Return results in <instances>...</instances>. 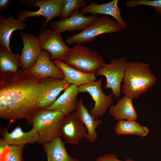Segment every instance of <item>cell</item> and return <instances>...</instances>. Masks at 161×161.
<instances>
[{
  "instance_id": "8992f818",
  "label": "cell",
  "mask_w": 161,
  "mask_h": 161,
  "mask_svg": "<svg viewBox=\"0 0 161 161\" xmlns=\"http://www.w3.org/2000/svg\"><path fill=\"white\" fill-rule=\"evenodd\" d=\"M121 30L115 20L108 16H102L83 30L66 38L65 41L69 44H81L93 41L102 34L118 32Z\"/></svg>"
},
{
  "instance_id": "5b68a950",
  "label": "cell",
  "mask_w": 161,
  "mask_h": 161,
  "mask_svg": "<svg viewBox=\"0 0 161 161\" xmlns=\"http://www.w3.org/2000/svg\"><path fill=\"white\" fill-rule=\"evenodd\" d=\"M21 2L30 7H38L39 9L35 11L19 10L16 13L18 18L25 22L28 17L42 16L46 18L43 23L41 31L52 19L61 15L64 0H24Z\"/></svg>"
},
{
  "instance_id": "44dd1931",
  "label": "cell",
  "mask_w": 161,
  "mask_h": 161,
  "mask_svg": "<svg viewBox=\"0 0 161 161\" xmlns=\"http://www.w3.org/2000/svg\"><path fill=\"white\" fill-rule=\"evenodd\" d=\"M75 112L80 120L86 128L87 131L86 139L91 143H95L97 138L96 129L102 123V121L98 119H95L91 115L84 105L81 99L78 101L77 108Z\"/></svg>"
},
{
  "instance_id": "5bb4252c",
  "label": "cell",
  "mask_w": 161,
  "mask_h": 161,
  "mask_svg": "<svg viewBox=\"0 0 161 161\" xmlns=\"http://www.w3.org/2000/svg\"><path fill=\"white\" fill-rule=\"evenodd\" d=\"M51 60L50 53L42 49L35 64L26 71L40 80L49 77L64 78L61 70Z\"/></svg>"
},
{
  "instance_id": "484cf974",
  "label": "cell",
  "mask_w": 161,
  "mask_h": 161,
  "mask_svg": "<svg viewBox=\"0 0 161 161\" xmlns=\"http://www.w3.org/2000/svg\"><path fill=\"white\" fill-rule=\"evenodd\" d=\"M86 5L84 0H64L60 20L68 18L74 11Z\"/></svg>"
},
{
  "instance_id": "d6986e66",
  "label": "cell",
  "mask_w": 161,
  "mask_h": 161,
  "mask_svg": "<svg viewBox=\"0 0 161 161\" xmlns=\"http://www.w3.org/2000/svg\"><path fill=\"white\" fill-rule=\"evenodd\" d=\"M53 63L62 71L64 79L71 84L78 87L96 81L95 73H86L75 69L67 65L64 61L55 60Z\"/></svg>"
},
{
  "instance_id": "2e32d148",
  "label": "cell",
  "mask_w": 161,
  "mask_h": 161,
  "mask_svg": "<svg viewBox=\"0 0 161 161\" xmlns=\"http://www.w3.org/2000/svg\"><path fill=\"white\" fill-rule=\"evenodd\" d=\"M78 86L71 84L50 106L45 109L62 112L65 116L75 111L78 104Z\"/></svg>"
},
{
  "instance_id": "f546056e",
  "label": "cell",
  "mask_w": 161,
  "mask_h": 161,
  "mask_svg": "<svg viewBox=\"0 0 161 161\" xmlns=\"http://www.w3.org/2000/svg\"><path fill=\"white\" fill-rule=\"evenodd\" d=\"M11 0H0V11H3L10 6Z\"/></svg>"
},
{
  "instance_id": "7c38bea8",
  "label": "cell",
  "mask_w": 161,
  "mask_h": 161,
  "mask_svg": "<svg viewBox=\"0 0 161 161\" xmlns=\"http://www.w3.org/2000/svg\"><path fill=\"white\" fill-rule=\"evenodd\" d=\"M41 92L39 102L40 109H45L51 105L60 93L71 85L64 78L47 77L40 80Z\"/></svg>"
},
{
  "instance_id": "277c9868",
  "label": "cell",
  "mask_w": 161,
  "mask_h": 161,
  "mask_svg": "<svg viewBox=\"0 0 161 161\" xmlns=\"http://www.w3.org/2000/svg\"><path fill=\"white\" fill-rule=\"evenodd\" d=\"M70 67L86 73H96L106 64L95 51L77 44L70 50L64 61Z\"/></svg>"
},
{
  "instance_id": "8fae6325",
  "label": "cell",
  "mask_w": 161,
  "mask_h": 161,
  "mask_svg": "<svg viewBox=\"0 0 161 161\" xmlns=\"http://www.w3.org/2000/svg\"><path fill=\"white\" fill-rule=\"evenodd\" d=\"M60 136L66 143L78 145L80 140L86 138V127L80 120L75 112L65 116L60 129Z\"/></svg>"
},
{
  "instance_id": "6da1fadb",
  "label": "cell",
  "mask_w": 161,
  "mask_h": 161,
  "mask_svg": "<svg viewBox=\"0 0 161 161\" xmlns=\"http://www.w3.org/2000/svg\"><path fill=\"white\" fill-rule=\"evenodd\" d=\"M40 80L19 69L15 72L0 71V117L10 123L29 120L40 109Z\"/></svg>"
},
{
  "instance_id": "4fadbf2b",
  "label": "cell",
  "mask_w": 161,
  "mask_h": 161,
  "mask_svg": "<svg viewBox=\"0 0 161 161\" xmlns=\"http://www.w3.org/2000/svg\"><path fill=\"white\" fill-rule=\"evenodd\" d=\"M20 35L23 44L20 58V66L27 71L35 64L42 50L38 38L33 34L21 32Z\"/></svg>"
},
{
  "instance_id": "ac0fdd59",
  "label": "cell",
  "mask_w": 161,
  "mask_h": 161,
  "mask_svg": "<svg viewBox=\"0 0 161 161\" xmlns=\"http://www.w3.org/2000/svg\"><path fill=\"white\" fill-rule=\"evenodd\" d=\"M27 27L25 22L13 16L4 17L0 15V44L9 52L13 53L10 46V38L13 32L16 30H22Z\"/></svg>"
},
{
  "instance_id": "7402d4cb",
  "label": "cell",
  "mask_w": 161,
  "mask_h": 161,
  "mask_svg": "<svg viewBox=\"0 0 161 161\" xmlns=\"http://www.w3.org/2000/svg\"><path fill=\"white\" fill-rule=\"evenodd\" d=\"M132 99L126 96L123 97L117 101L115 105L110 106L109 113L116 120H136L137 114Z\"/></svg>"
},
{
  "instance_id": "9a60e30c",
  "label": "cell",
  "mask_w": 161,
  "mask_h": 161,
  "mask_svg": "<svg viewBox=\"0 0 161 161\" xmlns=\"http://www.w3.org/2000/svg\"><path fill=\"white\" fill-rule=\"evenodd\" d=\"M118 0L99 4L91 2L89 5L80 8V11L83 14L90 13L93 14H105L112 16L115 19L121 29L126 30V23L121 16L120 9L118 6Z\"/></svg>"
},
{
  "instance_id": "f1b7e54d",
  "label": "cell",
  "mask_w": 161,
  "mask_h": 161,
  "mask_svg": "<svg viewBox=\"0 0 161 161\" xmlns=\"http://www.w3.org/2000/svg\"><path fill=\"white\" fill-rule=\"evenodd\" d=\"M10 145L3 139L0 138V155L9 148Z\"/></svg>"
},
{
  "instance_id": "603a6c76",
  "label": "cell",
  "mask_w": 161,
  "mask_h": 161,
  "mask_svg": "<svg viewBox=\"0 0 161 161\" xmlns=\"http://www.w3.org/2000/svg\"><path fill=\"white\" fill-rule=\"evenodd\" d=\"M114 131L119 135H135L142 137H146L149 133L147 127L141 125L136 120H119Z\"/></svg>"
},
{
  "instance_id": "9c48e42d",
  "label": "cell",
  "mask_w": 161,
  "mask_h": 161,
  "mask_svg": "<svg viewBox=\"0 0 161 161\" xmlns=\"http://www.w3.org/2000/svg\"><path fill=\"white\" fill-rule=\"evenodd\" d=\"M38 38L42 50L50 53L51 60H64L71 48L65 43L61 33L47 29L41 31Z\"/></svg>"
},
{
  "instance_id": "7a4b0ae2",
  "label": "cell",
  "mask_w": 161,
  "mask_h": 161,
  "mask_svg": "<svg viewBox=\"0 0 161 161\" xmlns=\"http://www.w3.org/2000/svg\"><path fill=\"white\" fill-rule=\"evenodd\" d=\"M157 80L148 64L127 61L122 91L126 96L137 98L153 86Z\"/></svg>"
},
{
  "instance_id": "30bf717a",
  "label": "cell",
  "mask_w": 161,
  "mask_h": 161,
  "mask_svg": "<svg viewBox=\"0 0 161 161\" xmlns=\"http://www.w3.org/2000/svg\"><path fill=\"white\" fill-rule=\"evenodd\" d=\"M98 18L97 15L92 14L85 16L78 9L74 11L68 18L54 21L49 24V27L60 33L66 31L71 32L83 30L95 22Z\"/></svg>"
},
{
  "instance_id": "83f0119b",
  "label": "cell",
  "mask_w": 161,
  "mask_h": 161,
  "mask_svg": "<svg viewBox=\"0 0 161 161\" xmlns=\"http://www.w3.org/2000/svg\"><path fill=\"white\" fill-rule=\"evenodd\" d=\"M95 161H135L129 158H126L125 161H122L117 159L116 155L112 154H108L103 156H99Z\"/></svg>"
},
{
  "instance_id": "cb8c5ba5",
  "label": "cell",
  "mask_w": 161,
  "mask_h": 161,
  "mask_svg": "<svg viewBox=\"0 0 161 161\" xmlns=\"http://www.w3.org/2000/svg\"><path fill=\"white\" fill-rule=\"evenodd\" d=\"M20 56L17 53H11L5 47L0 48V69L4 72H15L20 66Z\"/></svg>"
},
{
  "instance_id": "4316f807",
  "label": "cell",
  "mask_w": 161,
  "mask_h": 161,
  "mask_svg": "<svg viewBox=\"0 0 161 161\" xmlns=\"http://www.w3.org/2000/svg\"><path fill=\"white\" fill-rule=\"evenodd\" d=\"M125 5L130 7L141 5L150 6L161 16V0H130L126 1Z\"/></svg>"
},
{
  "instance_id": "e0dca14e",
  "label": "cell",
  "mask_w": 161,
  "mask_h": 161,
  "mask_svg": "<svg viewBox=\"0 0 161 161\" xmlns=\"http://www.w3.org/2000/svg\"><path fill=\"white\" fill-rule=\"evenodd\" d=\"M3 139L10 145H25L27 144H34L39 141L38 134L32 128L28 132H24L21 128L17 126L12 132L9 133L7 128L1 130Z\"/></svg>"
},
{
  "instance_id": "d4e9b609",
  "label": "cell",
  "mask_w": 161,
  "mask_h": 161,
  "mask_svg": "<svg viewBox=\"0 0 161 161\" xmlns=\"http://www.w3.org/2000/svg\"><path fill=\"white\" fill-rule=\"evenodd\" d=\"M24 145H10L0 155V161H23L22 153Z\"/></svg>"
},
{
  "instance_id": "ffe728a7",
  "label": "cell",
  "mask_w": 161,
  "mask_h": 161,
  "mask_svg": "<svg viewBox=\"0 0 161 161\" xmlns=\"http://www.w3.org/2000/svg\"><path fill=\"white\" fill-rule=\"evenodd\" d=\"M66 143L59 136L49 142L42 144L47 161H79L69 154L65 146Z\"/></svg>"
},
{
  "instance_id": "ba28073f",
  "label": "cell",
  "mask_w": 161,
  "mask_h": 161,
  "mask_svg": "<svg viewBox=\"0 0 161 161\" xmlns=\"http://www.w3.org/2000/svg\"><path fill=\"white\" fill-rule=\"evenodd\" d=\"M102 81L101 78L91 83L78 87V93H88L95 102L94 107L89 112L95 119L104 116L113 101V95H106L102 89Z\"/></svg>"
},
{
  "instance_id": "52a82bcc",
  "label": "cell",
  "mask_w": 161,
  "mask_h": 161,
  "mask_svg": "<svg viewBox=\"0 0 161 161\" xmlns=\"http://www.w3.org/2000/svg\"><path fill=\"white\" fill-rule=\"evenodd\" d=\"M125 57L112 59L109 63L106 64L96 72V76L103 75L106 79L105 87L111 89L112 94L119 98L121 95V83L123 80L126 63Z\"/></svg>"
},
{
  "instance_id": "3957f363",
  "label": "cell",
  "mask_w": 161,
  "mask_h": 161,
  "mask_svg": "<svg viewBox=\"0 0 161 161\" xmlns=\"http://www.w3.org/2000/svg\"><path fill=\"white\" fill-rule=\"evenodd\" d=\"M65 115L61 112L40 109L28 120L37 132L40 144L52 141L60 136V129Z\"/></svg>"
}]
</instances>
